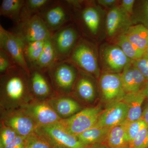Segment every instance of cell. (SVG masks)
<instances>
[{
  "mask_svg": "<svg viewBox=\"0 0 148 148\" xmlns=\"http://www.w3.org/2000/svg\"><path fill=\"white\" fill-rule=\"evenodd\" d=\"M29 73L17 65L1 75V106L3 110L20 108L34 99L30 89Z\"/></svg>",
  "mask_w": 148,
  "mask_h": 148,
  "instance_id": "6da1fadb",
  "label": "cell"
},
{
  "mask_svg": "<svg viewBox=\"0 0 148 148\" xmlns=\"http://www.w3.org/2000/svg\"><path fill=\"white\" fill-rule=\"evenodd\" d=\"M67 60L91 76L100 77V68L95 47L87 40H79Z\"/></svg>",
  "mask_w": 148,
  "mask_h": 148,
  "instance_id": "7a4b0ae2",
  "label": "cell"
},
{
  "mask_svg": "<svg viewBox=\"0 0 148 148\" xmlns=\"http://www.w3.org/2000/svg\"><path fill=\"white\" fill-rule=\"evenodd\" d=\"M77 67L69 60L58 61L47 73L56 92L69 93L74 87L77 79Z\"/></svg>",
  "mask_w": 148,
  "mask_h": 148,
  "instance_id": "3957f363",
  "label": "cell"
},
{
  "mask_svg": "<svg viewBox=\"0 0 148 148\" xmlns=\"http://www.w3.org/2000/svg\"><path fill=\"white\" fill-rule=\"evenodd\" d=\"M36 134L55 148H91L81 142L77 136L66 131L58 123L38 126Z\"/></svg>",
  "mask_w": 148,
  "mask_h": 148,
  "instance_id": "277c9868",
  "label": "cell"
},
{
  "mask_svg": "<svg viewBox=\"0 0 148 148\" xmlns=\"http://www.w3.org/2000/svg\"><path fill=\"white\" fill-rule=\"evenodd\" d=\"M73 9L68 1H52L39 15L52 33L70 24Z\"/></svg>",
  "mask_w": 148,
  "mask_h": 148,
  "instance_id": "5b68a950",
  "label": "cell"
},
{
  "mask_svg": "<svg viewBox=\"0 0 148 148\" xmlns=\"http://www.w3.org/2000/svg\"><path fill=\"white\" fill-rule=\"evenodd\" d=\"M11 32L19 37L24 44L45 40L52 34L39 14L22 19Z\"/></svg>",
  "mask_w": 148,
  "mask_h": 148,
  "instance_id": "8992f818",
  "label": "cell"
},
{
  "mask_svg": "<svg viewBox=\"0 0 148 148\" xmlns=\"http://www.w3.org/2000/svg\"><path fill=\"white\" fill-rule=\"evenodd\" d=\"M100 106L87 108L58 123L66 131L77 136L96 124L102 112Z\"/></svg>",
  "mask_w": 148,
  "mask_h": 148,
  "instance_id": "52a82bcc",
  "label": "cell"
},
{
  "mask_svg": "<svg viewBox=\"0 0 148 148\" xmlns=\"http://www.w3.org/2000/svg\"><path fill=\"white\" fill-rule=\"evenodd\" d=\"M51 42L58 61L68 59L79 40L78 32L72 24H69L52 33Z\"/></svg>",
  "mask_w": 148,
  "mask_h": 148,
  "instance_id": "ba28073f",
  "label": "cell"
},
{
  "mask_svg": "<svg viewBox=\"0 0 148 148\" xmlns=\"http://www.w3.org/2000/svg\"><path fill=\"white\" fill-rule=\"evenodd\" d=\"M3 111L1 118V124L10 127L17 135L24 138L36 132L38 125L20 109Z\"/></svg>",
  "mask_w": 148,
  "mask_h": 148,
  "instance_id": "9c48e42d",
  "label": "cell"
},
{
  "mask_svg": "<svg viewBox=\"0 0 148 148\" xmlns=\"http://www.w3.org/2000/svg\"><path fill=\"white\" fill-rule=\"evenodd\" d=\"M39 101L34 99L19 109L30 116L38 126L58 123L62 119L58 116L48 101Z\"/></svg>",
  "mask_w": 148,
  "mask_h": 148,
  "instance_id": "30bf717a",
  "label": "cell"
},
{
  "mask_svg": "<svg viewBox=\"0 0 148 148\" xmlns=\"http://www.w3.org/2000/svg\"><path fill=\"white\" fill-rule=\"evenodd\" d=\"M99 87L102 99L107 106L122 101L126 94L119 74H103L99 79Z\"/></svg>",
  "mask_w": 148,
  "mask_h": 148,
  "instance_id": "8fae6325",
  "label": "cell"
},
{
  "mask_svg": "<svg viewBox=\"0 0 148 148\" xmlns=\"http://www.w3.org/2000/svg\"><path fill=\"white\" fill-rule=\"evenodd\" d=\"M24 43L19 37L0 25V49L5 51L16 65L29 73V69L24 56Z\"/></svg>",
  "mask_w": 148,
  "mask_h": 148,
  "instance_id": "7c38bea8",
  "label": "cell"
},
{
  "mask_svg": "<svg viewBox=\"0 0 148 148\" xmlns=\"http://www.w3.org/2000/svg\"><path fill=\"white\" fill-rule=\"evenodd\" d=\"M100 56L103 67L108 73H117L123 71L132 61L117 45H105L100 50Z\"/></svg>",
  "mask_w": 148,
  "mask_h": 148,
  "instance_id": "4fadbf2b",
  "label": "cell"
},
{
  "mask_svg": "<svg viewBox=\"0 0 148 148\" xmlns=\"http://www.w3.org/2000/svg\"><path fill=\"white\" fill-rule=\"evenodd\" d=\"M127 113L128 107L123 101L113 103L102 111L95 126L111 128L121 125L126 121Z\"/></svg>",
  "mask_w": 148,
  "mask_h": 148,
  "instance_id": "5bb4252c",
  "label": "cell"
},
{
  "mask_svg": "<svg viewBox=\"0 0 148 148\" xmlns=\"http://www.w3.org/2000/svg\"><path fill=\"white\" fill-rule=\"evenodd\" d=\"M131 24L130 15L124 11L121 6L113 7L107 14L106 29L109 37L124 34L132 26Z\"/></svg>",
  "mask_w": 148,
  "mask_h": 148,
  "instance_id": "9a60e30c",
  "label": "cell"
},
{
  "mask_svg": "<svg viewBox=\"0 0 148 148\" xmlns=\"http://www.w3.org/2000/svg\"><path fill=\"white\" fill-rule=\"evenodd\" d=\"M46 72L34 68L29 69L31 92L35 99H43L54 95L56 92L45 75Z\"/></svg>",
  "mask_w": 148,
  "mask_h": 148,
  "instance_id": "2e32d148",
  "label": "cell"
},
{
  "mask_svg": "<svg viewBox=\"0 0 148 148\" xmlns=\"http://www.w3.org/2000/svg\"><path fill=\"white\" fill-rule=\"evenodd\" d=\"M121 76L126 94L140 92L147 83L132 61L125 66Z\"/></svg>",
  "mask_w": 148,
  "mask_h": 148,
  "instance_id": "e0dca14e",
  "label": "cell"
},
{
  "mask_svg": "<svg viewBox=\"0 0 148 148\" xmlns=\"http://www.w3.org/2000/svg\"><path fill=\"white\" fill-rule=\"evenodd\" d=\"M82 2L78 6L73 8L79 10L80 20L86 32L91 36H96L100 28V14L98 10L93 6L87 5L82 8Z\"/></svg>",
  "mask_w": 148,
  "mask_h": 148,
  "instance_id": "ac0fdd59",
  "label": "cell"
},
{
  "mask_svg": "<svg viewBox=\"0 0 148 148\" xmlns=\"http://www.w3.org/2000/svg\"><path fill=\"white\" fill-rule=\"evenodd\" d=\"M48 102L61 119H65L79 112L80 106L76 101L65 96L50 99Z\"/></svg>",
  "mask_w": 148,
  "mask_h": 148,
  "instance_id": "d6986e66",
  "label": "cell"
},
{
  "mask_svg": "<svg viewBox=\"0 0 148 148\" xmlns=\"http://www.w3.org/2000/svg\"><path fill=\"white\" fill-rule=\"evenodd\" d=\"M145 98L141 91L138 93H127L125 95L122 101L127 105L128 113L126 121L123 124H127L141 119L143 111L142 106Z\"/></svg>",
  "mask_w": 148,
  "mask_h": 148,
  "instance_id": "ffe728a7",
  "label": "cell"
},
{
  "mask_svg": "<svg viewBox=\"0 0 148 148\" xmlns=\"http://www.w3.org/2000/svg\"><path fill=\"white\" fill-rule=\"evenodd\" d=\"M90 76L79 70V76L75 84V91L77 95L87 102H92L95 97V86Z\"/></svg>",
  "mask_w": 148,
  "mask_h": 148,
  "instance_id": "44dd1931",
  "label": "cell"
},
{
  "mask_svg": "<svg viewBox=\"0 0 148 148\" xmlns=\"http://www.w3.org/2000/svg\"><path fill=\"white\" fill-rule=\"evenodd\" d=\"M51 37L46 40L45 44L39 58L36 64L29 69L34 68L42 71L47 72L58 61L57 55Z\"/></svg>",
  "mask_w": 148,
  "mask_h": 148,
  "instance_id": "7402d4cb",
  "label": "cell"
},
{
  "mask_svg": "<svg viewBox=\"0 0 148 148\" xmlns=\"http://www.w3.org/2000/svg\"><path fill=\"white\" fill-rule=\"evenodd\" d=\"M124 34L134 45L146 51L148 47V28L143 24L131 26Z\"/></svg>",
  "mask_w": 148,
  "mask_h": 148,
  "instance_id": "603a6c76",
  "label": "cell"
},
{
  "mask_svg": "<svg viewBox=\"0 0 148 148\" xmlns=\"http://www.w3.org/2000/svg\"><path fill=\"white\" fill-rule=\"evenodd\" d=\"M110 129L94 125L77 135V137L81 142L86 146L103 144Z\"/></svg>",
  "mask_w": 148,
  "mask_h": 148,
  "instance_id": "cb8c5ba5",
  "label": "cell"
},
{
  "mask_svg": "<svg viewBox=\"0 0 148 148\" xmlns=\"http://www.w3.org/2000/svg\"><path fill=\"white\" fill-rule=\"evenodd\" d=\"M25 2V0H3L0 7V15L12 20L16 25L20 21Z\"/></svg>",
  "mask_w": 148,
  "mask_h": 148,
  "instance_id": "d4e9b609",
  "label": "cell"
},
{
  "mask_svg": "<svg viewBox=\"0 0 148 148\" xmlns=\"http://www.w3.org/2000/svg\"><path fill=\"white\" fill-rule=\"evenodd\" d=\"M103 144L108 148H129L123 125L111 128Z\"/></svg>",
  "mask_w": 148,
  "mask_h": 148,
  "instance_id": "484cf974",
  "label": "cell"
},
{
  "mask_svg": "<svg viewBox=\"0 0 148 148\" xmlns=\"http://www.w3.org/2000/svg\"><path fill=\"white\" fill-rule=\"evenodd\" d=\"M45 40H43L24 44V56L29 69L36 64L39 58L45 44Z\"/></svg>",
  "mask_w": 148,
  "mask_h": 148,
  "instance_id": "4316f807",
  "label": "cell"
},
{
  "mask_svg": "<svg viewBox=\"0 0 148 148\" xmlns=\"http://www.w3.org/2000/svg\"><path fill=\"white\" fill-rule=\"evenodd\" d=\"M117 41V45L131 61L138 60L146 53V51L141 50L130 42L124 34L118 36Z\"/></svg>",
  "mask_w": 148,
  "mask_h": 148,
  "instance_id": "83f0119b",
  "label": "cell"
},
{
  "mask_svg": "<svg viewBox=\"0 0 148 148\" xmlns=\"http://www.w3.org/2000/svg\"><path fill=\"white\" fill-rule=\"evenodd\" d=\"M52 1L51 0H25L21 13L20 21L35 14H39Z\"/></svg>",
  "mask_w": 148,
  "mask_h": 148,
  "instance_id": "f1b7e54d",
  "label": "cell"
},
{
  "mask_svg": "<svg viewBox=\"0 0 148 148\" xmlns=\"http://www.w3.org/2000/svg\"><path fill=\"white\" fill-rule=\"evenodd\" d=\"M123 125L125 126V135L130 143L142 130L148 127L147 125L141 119L127 124Z\"/></svg>",
  "mask_w": 148,
  "mask_h": 148,
  "instance_id": "f546056e",
  "label": "cell"
},
{
  "mask_svg": "<svg viewBox=\"0 0 148 148\" xmlns=\"http://www.w3.org/2000/svg\"><path fill=\"white\" fill-rule=\"evenodd\" d=\"M17 133L10 127L1 124L0 134V148H4L13 141Z\"/></svg>",
  "mask_w": 148,
  "mask_h": 148,
  "instance_id": "4dcf8cb0",
  "label": "cell"
},
{
  "mask_svg": "<svg viewBox=\"0 0 148 148\" xmlns=\"http://www.w3.org/2000/svg\"><path fill=\"white\" fill-rule=\"evenodd\" d=\"M26 148H55L36 132L26 138Z\"/></svg>",
  "mask_w": 148,
  "mask_h": 148,
  "instance_id": "1f68e13d",
  "label": "cell"
},
{
  "mask_svg": "<svg viewBox=\"0 0 148 148\" xmlns=\"http://www.w3.org/2000/svg\"><path fill=\"white\" fill-rule=\"evenodd\" d=\"M129 148H148V127L138 133L130 143Z\"/></svg>",
  "mask_w": 148,
  "mask_h": 148,
  "instance_id": "d6a6232c",
  "label": "cell"
},
{
  "mask_svg": "<svg viewBox=\"0 0 148 148\" xmlns=\"http://www.w3.org/2000/svg\"><path fill=\"white\" fill-rule=\"evenodd\" d=\"M12 58L2 49H0V73L1 75L17 66Z\"/></svg>",
  "mask_w": 148,
  "mask_h": 148,
  "instance_id": "836d02e7",
  "label": "cell"
},
{
  "mask_svg": "<svg viewBox=\"0 0 148 148\" xmlns=\"http://www.w3.org/2000/svg\"><path fill=\"white\" fill-rule=\"evenodd\" d=\"M132 62L148 82V53L146 52L141 58Z\"/></svg>",
  "mask_w": 148,
  "mask_h": 148,
  "instance_id": "e575fe53",
  "label": "cell"
},
{
  "mask_svg": "<svg viewBox=\"0 0 148 148\" xmlns=\"http://www.w3.org/2000/svg\"><path fill=\"white\" fill-rule=\"evenodd\" d=\"M4 148H26V138L18 135L10 144Z\"/></svg>",
  "mask_w": 148,
  "mask_h": 148,
  "instance_id": "d590c367",
  "label": "cell"
},
{
  "mask_svg": "<svg viewBox=\"0 0 148 148\" xmlns=\"http://www.w3.org/2000/svg\"><path fill=\"white\" fill-rule=\"evenodd\" d=\"M135 1V0H123L121 7L130 15L133 13V7Z\"/></svg>",
  "mask_w": 148,
  "mask_h": 148,
  "instance_id": "8d00e7d4",
  "label": "cell"
},
{
  "mask_svg": "<svg viewBox=\"0 0 148 148\" xmlns=\"http://www.w3.org/2000/svg\"><path fill=\"white\" fill-rule=\"evenodd\" d=\"M138 18L140 21L148 18V0L144 1L140 8Z\"/></svg>",
  "mask_w": 148,
  "mask_h": 148,
  "instance_id": "74e56055",
  "label": "cell"
},
{
  "mask_svg": "<svg viewBox=\"0 0 148 148\" xmlns=\"http://www.w3.org/2000/svg\"><path fill=\"white\" fill-rule=\"evenodd\" d=\"M116 2L117 1L116 0H98L97 1V3L100 5L106 7L112 6L115 4Z\"/></svg>",
  "mask_w": 148,
  "mask_h": 148,
  "instance_id": "f35d334b",
  "label": "cell"
},
{
  "mask_svg": "<svg viewBox=\"0 0 148 148\" xmlns=\"http://www.w3.org/2000/svg\"><path fill=\"white\" fill-rule=\"evenodd\" d=\"M141 119L148 125V103L143 111Z\"/></svg>",
  "mask_w": 148,
  "mask_h": 148,
  "instance_id": "ab89813d",
  "label": "cell"
},
{
  "mask_svg": "<svg viewBox=\"0 0 148 148\" xmlns=\"http://www.w3.org/2000/svg\"><path fill=\"white\" fill-rule=\"evenodd\" d=\"M141 92L145 96L146 98H148V82L147 83L143 90H141Z\"/></svg>",
  "mask_w": 148,
  "mask_h": 148,
  "instance_id": "60d3db41",
  "label": "cell"
},
{
  "mask_svg": "<svg viewBox=\"0 0 148 148\" xmlns=\"http://www.w3.org/2000/svg\"><path fill=\"white\" fill-rule=\"evenodd\" d=\"M91 148H108V147L104 144H99L91 146Z\"/></svg>",
  "mask_w": 148,
  "mask_h": 148,
  "instance_id": "b9f144b4",
  "label": "cell"
},
{
  "mask_svg": "<svg viewBox=\"0 0 148 148\" xmlns=\"http://www.w3.org/2000/svg\"><path fill=\"white\" fill-rule=\"evenodd\" d=\"M140 22H142L144 26H145L146 27L148 28V19L143 20V21H140Z\"/></svg>",
  "mask_w": 148,
  "mask_h": 148,
  "instance_id": "7bdbcfd3",
  "label": "cell"
},
{
  "mask_svg": "<svg viewBox=\"0 0 148 148\" xmlns=\"http://www.w3.org/2000/svg\"><path fill=\"white\" fill-rule=\"evenodd\" d=\"M146 52L148 53V47L147 48V49H146Z\"/></svg>",
  "mask_w": 148,
  "mask_h": 148,
  "instance_id": "ee69618b",
  "label": "cell"
}]
</instances>
